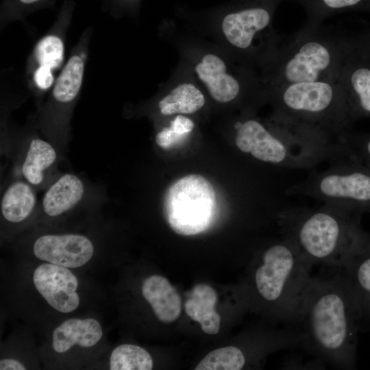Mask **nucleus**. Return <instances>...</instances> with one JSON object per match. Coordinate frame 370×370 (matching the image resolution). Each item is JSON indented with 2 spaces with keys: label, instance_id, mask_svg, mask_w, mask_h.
<instances>
[{
  "label": "nucleus",
  "instance_id": "obj_9",
  "mask_svg": "<svg viewBox=\"0 0 370 370\" xmlns=\"http://www.w3.org/2000/svg\"><path fill=\"white\" fill-rule=\"evenodd\" d=\"M271 20L267 8H247L225 15L220 31L225 43L243 61L263 65L278 47Z\"/></svg>",
  "mask_w": 370,
  "mask_h": 370
},
{
  "label": "nucleus",
  "instance_id": "obj_28",
  "mask_svg": "<svg viewBox=\"0 0 370 370\" xmlns=\"http://www.w3.org/2000/svg\"><path fill=\"white\" fill-rule=\"evenodd\" d=\"M53 71L42 66H38L35 70L34 80L39 88L46 90L51 86L54 81Z\"/></svg>",
  "mask_w": 370,
  "mask_h": 370
},
{
  "label": "nucleus",
  "instance_id": "obj_1",
  "mask_svg": "<svg viewBox=\"0 0 370 370\" xmlns=\"http://www.w3.org/2000/svg\"><path fill=\"white\" fill-rule=\"evenodd\" d=\"M336 269L329 277H311L295 325L308 353L333 367L354 369L361 314L348 278Z\"/></svg>",
  "mask_w": 370,
  "mask_h": 370
},
{
  "label": "nucleus",
  "instance_id": "obj_20",
  "mask_svg": "<svg viewBox=\"0 0 370 370\" xmlns=\"http://www.w3.org/2000/svg\"><path fill=\"white\" fill-rule=\"evenodd\" d=\"M36 196L28 182L15 181L4 192L1 212L5 220L18 223L28 219L36 205Z\"/></svg>",
  "mask_w": 370,
  "mask_h": 370
},
{
  "label": "nucleus",
  "instance_id": "obj_32",
  "mask_svg": "<svg viewBox=\"0 0 370 370\" xmlns=\"http://www.w3.org/2000/svg\"><path fill=\"white\" fill-rule=\"evenodd\" d=\"M125 1H135V0H125Z\"/></svg>",
  "mask_w": 370,
  "mask_h": 370
},
{
  "label": "nucleus",
  "instance_id": "obj_16",
  "mask_svg": "<svg viewBox=\"0 0 370 370\" xmlns=\"http://www.w3.org/2000/svg\"><path fill=\"white\" fill-rule=\"evenodd\" d=\"M141 292L160 321L169 323L179 318L182 310L180 297L165 278L158 275L147 277L143 282Z\"/></svg>",
  "mask_w": 370,
  "mask_h": 370
},
{
  "label": "nucleus",
  "instance_id": "obj_29",
  "mask_svg": "<svg viewBox=\"0 0 370 370\" xmlns=\"http://www.w3.org/2000/svg\"><path fill=\"white\" fill-rule=\"evenodd\" d=\"M362 0H321L322 3L327 8L338 10L352 7L359 3Z\"/></svg>",
  "mask_w": 370,
  "mask_h": 370
},
{
  "label": "nucleus",
  "instance_id": "obj_5",
  "mask_svg": "<svg viewBox=\"0 0 370 370\" xmlns=\"http://www.w3.org/2000/svg\"><path fill=\"white\" fill-rule=\"evenodd\" d=\"M273 116L341 143L351 130L346 93L340 77L285 84L269 90Z\"/></svg>",
  "mask_w": 370,
  "mask_h": 370
},
{
  "label": "nucleus",
  "instance_id": "obj_23",
  "mask_svg": "<svg viewBox=\"0 0 370 370\" xmlns=\"http://www.w3.org/2000/svg\"><path fill=\"white\" fill-rule=\"evenodd\" d=\"M153 360L149 353L143 347L123 344L115 347L110 357L111 370H150Z\"/></svg>",
  "mask_w": 370,
  "mask_h": 370
},
{
  "label": "nucleus",
  "instance_id": "obj_13",
  "mask_svg": "<svg viewBox=\"0 0 370 370\" xmlns=\"http://www.w3.org/2000/svg\"><path fill=\"white\" fill-rule=\"evenodd\" d=\"M367 50L358 46L343 66L339 77L346 93L351 124L370 116V61Z\"/></svg>",
  "mask_w": 370,
  "mask_h": 370
},
{
  "label": "nucleus",
  "instance_id": "obj_31",
  "mask_svg": "<svg viewBox=\"0 0 370 370\" xmlns=\"http://www.w3.org/2000/svg\"><path fill=\"white\" fill-rule=\"evenodd\" d=\"M45 0H11L10 3L18 7H30L38 4Z\"/></svg>",
  "mask_w": 370,
  "mask_h": 370
},
{
  "label": "nucleus",
  "instance_id": "obj_4",
  "mask_svg": "<svg viewBox=\"0 0 370 370\" xmlns=\"http://www.w3.org/2000/svg\"><path fill=\"white\" fill-rule=\"evenodd\" d=\"M234 130L235 144L241 151L284 172L312 170L338 154L337 145L323 135L275 117L269 125L245 118L235 123Z\"/></svg>",
  "mask_w": 370,
  "mask_h": 370
},
{
  "label": "nucleus",
  "instance_id": "obj_2",
  "mask_svg": "<svg viewBox=\"0 0 370 370\" xmlns=\"http://www.w3.org/2000/svg\"><path fill=\"white\" fill-rule=\"evenodd\" d=\"M362 216L326 204L313 208L288 205L277 223L281 234L310 262L336 269L370 241Z\"/></svg>",
  "mask_w": 370,
  "mask_h": 370
},
{
  "label": "nucleus",
  "instance_id": "obj_8",
  "mask_svg": "<svg viewBox=\"0 0 370 370\" xmlns=\"http://www.w3.org/2000/svg\"><path fill=\"white\" fill-rule=\"evenodd\" d=\"M217 210L212 184L198 174L184 176L169 186L163 199V211L170 227L177 234L192 236L206 231Z\"/></svg>",
  "mask_w": 370,
  "mask_h": 370
},
{
  "label": "nucleus",
  "instance_id": "obj_14",
  "mask_svg": "<svg viewBox=\"0 0 370 370\" xmlns=\"http://www.w3.org/2000/svg\"><path fill=\"white\" fill-rule=\"evenodd\" d=\"M356 295L361 314L360 331L370 330V241L341 267Z\"/></svg>",
  "mask_w": 370,
  "mask_h": 370
},
{
  "label": "nucleus",
  "instance_id": "obj_27",
  "mask_svg": "<svg viewBox=\"0 0 370 370\" xmlns=\"http://www.w3.org/2000/svg\"><path fill=\"white\" fill-rule=\"evenodd\" d=\"M341 143L354 156L370 169V133H359L352 130L345 132Z\"/></svg>",
  "mask_w": 370,
  "mask_h": 370
},
{
  "label": "nucleus",
  "instance_id": "obj_7",
  "mask_svg": "<svg viewBox=\"0 0 370 370\" xmlns=\"http://www.w3.org/2000/svg\"><path fill=\"white\" fill-rule=\"evenodd\" d=\"M286 193L361 215L370 213V169L350 153L289 185Z\"/></svg>",
  "mask_w": 370,
  "mask_h": 370
},
{
  "label": "nucleus",
  "instance_id": "obj_11",
  "mask_svg": "<svg viewBox=\"0 0 370 370\" xmlns=\"http://www.w3.org/2000/svg\"><path fill=\"white\" fill-rule=\"evenodd\" d=\"M33 283L39 294L56 310L69 313L79 307L78 280L69 268L42 263L34 271Z\"/></svg>",
  "mask_w": 370,
  "mask_h": 370
},
{
  "label": "nucleus",
  "instance_id": "obj_21",
  "mask_svg": "<svg viewBox=\"0 0 370 370\" xmlns=\"http://www.w3.org/2000/svg\"><path fill=\"white\" fill-rule=\"evenodd\" d=\"M56 160V151L50 143L40 138L32 139L21 166L26 182L34 186L42 184L47 171Z\"/></svg>",
  "mask_w": 370,
  "mask_h": 370
},
{
  "label": "nucleus",
  "instance_id": "obj_17",
  "mask_svg": "<svg viewBox=\"0 0 370 370\" xmlns=\"http://www.w3.org/2000/svg\"><path fill=\"white\" fill-rule=\"evenodd\" d=\"M84 191V184L78 176L64 174L45 192L42 201V210L50 217L60 216L82 200Z\"/></svg>",
  "mask_w": 370,
  "mask_h": 370
},
{
  "label": "nucleus",
  "instance_id": "obj_6",
  "mask_svg": "<svg viewBox=\"0 0 370 370\" xmlns=\"http://www.w3.org/2000/svg\"><path fill=\"white\" fill-rule=\"evenodd\" d=\"M281 235L262 252L254 273V287L275 319L296 324L313 264Z\"/></svg>",
  "mask_w": 370,
  "mask_h": 370
},
{
  "label": "nucleus",
  "instance_id": "obj_19",
  "mask_svg": "<svg viewBox=\"0 0 370 370\" xmlns=\"http://www.w3.org/2000/svg\"><path fill=\"white\" fill-rule=\"evenodd\" d=\"M206 103L204 92L199 86L190 81L175 84L158 102V107L163 116L193 114Z\"/></svg>",
  "mask_w": 370,
  "mask_h": 370
},
{
  "label": "nucleus",
  "instance_id": "obj_24",
  "mask_svg": "<svg viewBox=\"0 0 370 370\" xmlns=\"http://www.w3.org/2000/svg\"><path fill=\"white\" fill-rule=\"evenodd\" d=\"M245 358L235 346H227L208 353L195 368V370H240L245 367Z\"/></svg>",
  "mask_w": 370,
  "mask_h": 370
},
{
  "label": "nucleus",
  "instance_id": "obj_18",
  "mask_svg": "<svg viewBox=\"0 0 370 370\" xmlns=\"http://www.w3.org/2000/svg\"><path fill=\"white\" fill-rule=\"evenodd\" d=\"M217 299V294L210 286L201 284L194 286L184 304L188 316L199 322L208 334L219 331L221 317L215 310Z\"/></svg>",
  "mask_w": 370,
  "mask_h": 370
},
{
  "label": "nucleus",
  "instance_id": "obj_30",
  "mask_svg": "<svg viewBox=\"0 0 370 370\" xmlns=\"http://www.w3.org/2000/svg\"><path fill=\"white\" fill-rule=\"evenodd\" d=\"M1 370H25L26 367L20 361L13 358H3L0 360Z\"/></svg>",
  "mask_w": 370,
  "mask_h": 370
},
{
  "label": "nucleus",
  "instance_id": "obj_22",
  "mask_svg": "<svg viewBox=\"0 0 370 370\" xmlns=\"http://www.w3.org/2000/svg\"><path fill=\"white\" fill-rule=\"evenodd\" d=\"M84 73V61L81 55H73L67 61L52 90L53 99L59 103H69L78 95Z\"/></svg>",
  "mask_w": 370,
  "mask_h": 370
},
{
  "label": "nucleus",
  "instance_id": "obj_3",
  "mask_svg": "<svg viewBox=\"0 0 370 370\" xmlns=\"http://www.w3.org/2000/svg\"><path fill=\"white\" fill-rule=\"evenodd\" d=\"M358 44L311 24L301 29L262 65L265 93L285 84L335 79Z\"/></svg>",
  "mask_w": 370,
  "mask_h": 370
},
{
  "label": "nucleus",
  "instance_id": "obj_26",
  "mask_svg": "<svg viewBox=\"0 0 370 370\" xmlns=\"http://www.w3.org/2000/svg\"><path fill=\"white\" fill-rule=\"evenodd\" d=\"M64 52V47L61 38L56 35H47L37 43L34 57L38 66L54 70L62 64Z\"/></svg>",
  "mask_w": 370,
  "mask_h": 370
},
{
  "label": "nucleus",
  "instance_id": "obj_12",
  "mask_svg": "<svg viewBox=\"0 0 370 370\" xmlns=\"http://www.w3.org/2000/svg\"><path fill=\"white\" fill-rule=\"evenodd\" d=\"M32 249L38 259L69 269L84 266L95 253L92 241L79 234L42 235L36 239Z\"/></svg>",
  "mask_w": 370,
  "mask_h": 370
},
{
  "label": "nucleus",
  "instance_id": "obj_10",
  "mask_svg": "<svg viewBox=\"0 0 370 370\" xmlns=\"http://www.w3.org/2000/svg\"><path fill=\"white\" fill-rule=\"evenodd\" d=\"M193 72L217 102L230 103L248 95L266 98L261 78L246 66L234 70L225 58L214 52L201 54L193 64Z\"/></svg>",
  "mask_w": 370,
  "mask_h": 370
},
{
  "label": "nucleus",
  "instance_id": "obj_15",
  "mask_svg": "<svg viewBox=\"0 0 370 370\" xmlns=\"http://www.w3.org/2000/svg\"><path fill=\"white\" fill-rule=\"evenodd\" d=\"M103 336L100 323L92 318H71L53 330L52 347L56 353L68 352L75 345L82 347L96 345Z\"/></svg>",
  "mask_w": 370,
  "mask_h": 370
},
{
  "label": "nucleus",
  "instance_id": "obj_25",
  "mask_svg": "<svg viewBox=\"0 0 370 370\" xmlns=\"http://www.w3.org/2000/svg\"><path fill=\"white\" fill-rule=\"evenodd\" d=\"M194 122L183 114H177L169 127H163L156 136V144L164 150H170L184 142L193 132Z\"/></svg>",
  "mask_w": 370,
  "mask_h": 370
}]
</instances>
